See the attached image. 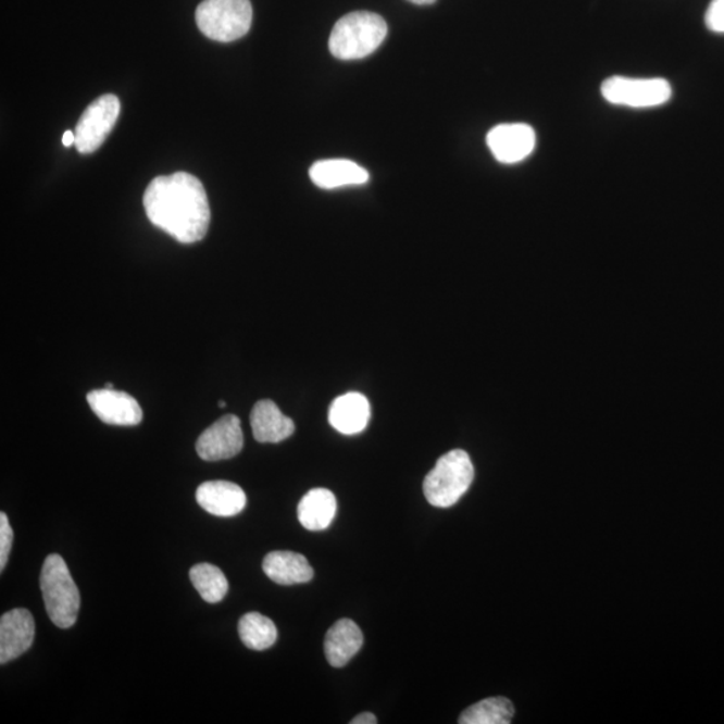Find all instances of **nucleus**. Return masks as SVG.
<instances>
[{
    "label": "nucleus",
    "instance_id": "obj_1",
    "mask_svg": "<svg viewBox=\"0 0 724 724\" xmlns=\"http://www.w3.org/2000/svg\"><path fill=\"white\" fill-rule=\"evenodd\" d=\"M143 209L153 226L180 244H195L209 232L211 210L204 186L187 172L159 176L149 183Z\"/></svg>",
    "mask_w": 724,
    "mask_h": 724
},
{
    "label": "nucleus",
    "instance_id": "obj_2",
    "mask_svg": "<svg viewBox=\"0 0 724 724\" xmlns=\"http://www.w3.org/2000/svg\"><path fill=\"white\" fill-rule=\"evenodd\" d=\"M387 34V22L380 15L355 11L342 16L333 27L330 53L344 61L365 59L375 53Z\"/></svg>",
    "mask_w": 724,
    "mask_h": 724
},
{
    "label": "nucleus",
    "instance_id": "obj_3",
    "mask_svg": "<svg viewBox=\"0 0 724 724\" xmlns=\"http://www.w3.org/2000/svg\"><path fill=\"white\" fill-rule=\"evenodd\" d=\"M40 590L46 612L54 625L67 629L76 624L80 607L79 590L61 556L51 554L45 560Z\"/></svg>",
    "mask_w": 724,
    "mask_h": 724
},
{
    "label": "nucleus",
    "instance_id": "obj_4",
    "mask_svg": "<svg viewBox=\"0 0 724 724\" xmlns=\"http://www.w3.org/2000/svg\"><path fill=\"white\" fill-rule=\"evenodd\" d=\"M474 475V465L469 453L463 450L450 451L442 455L425 476L424 496L435 508H451L469 491Z\"/></svg>",
    "mask_w": 724,
    "mask_h": 724
},
{
    "label": "nucleus",
    "instance_id": "obj_5",
    "mask_svg": "<svg viewBox=\"0 0 724 724\" xmlns=\"http://www.w3.org/2000/svg\"><path fill=\"white\" fill-rule=\"evenodd\" d=\"M199 30L217 42H233L250 32V0H204L197 9Z\"/></svg>",
    "mask_w": 724,
    "mask_h": 724
},
{
    "label": "nucleus",
    "instance_id": "obj_6",
    "mask_svg": "<svg viewBox=\"0 0 724 724\" xmlns=\"http://www.w3.org/2000/svg\"><path fill=\"white\" fill-rule=\"evenodd\" d=\"M601 95L612 105L651 109L671 100L672 86L664 78L614 76L603 80Z\"/></svg>",
    "mask_w": 724,
    "mask_h": 724
},
{
    "label": "nucleus",
    "instance_id": "obj_7",
    "mask_svg": "<svg viewBox=\"0 0 724 724\" xmlns=\"http://www.w3.org/2000/svg\"><path fill=\"white\" fill-rule=\"evenodd\" d=\"M120 109L114 95H103L85 109L74 132L79 153H93L102 146L117 123Z\"/></svg>",
    "mask_w": 724,
    "mask_h": 724
},
{
    "label": "nucleus",
    "instance_id": "obj_8",
    "mask_svg": "<svg viewBox=\"0 0 724 724\" xmlns=\"http://www.w3.org/2000/svg\"><path fill=\"white\" fill-rule=\"evenodd\" d=\"M244 430L238 416L226 415L207 428L197 441L198 455L205 462L227 461L244 450Z\"/></svg>",
    "mask_w": 724,
    "mask_h": 724
},
{
    "label": "nucleus",
    "instance_id": "obj_9",
    "mask_svg": "<svg viewBox=\"0 0 724 724\" xmlns=\"http://www.w3.org/2000/svg\"><path fill=\"white\" fill-rule=\"evenodd\" d=\"M487 147L502 164H516L536 149V132L527 124H501L488 132Z\"/></svg>",
    "mask_w": 724,
    "mask_h": 724
},
{
    "label": "nucleus",
    "instance_id": "obj_10",
    "mask_svg": "<svg viewBox=\"0 0 724 724\" xmlns=\"http://www.w3.org/2000/svg\"><path fill=\"white\" fill-rule=\"evenodd\" d=\"M91 411L101 422L121 427L140 424L142 410L135 398L117 389H95L86 396Z\"/></svg>",
    "mask_w": 724,
    "mask_h": 724
},
{
    "label": "nucleus",
    "instance_id": "obj_11",
    "mask_svg": "<svg viewBox=\"0 0 724 724\" xmlns=\"http://www.w3.org/2000/svg\"><path fill=\"white\" fill-rule=\"evenodd\" d=\"M36 637V622L27 609H14L0 619V663L22 657L32 648Z\"/></svg>",
    "mask_w": 724,
    "mask_h": 724
},
{
    "label": "nucleus",
    "instance_id": "obj_12",
    "mask_svg": "<svg viewBox=\"0 0 724 724\" xmlns=\"http://www.w3.org/2000/svg\"><path fill=\"white\" fill-rule=\"evenodd\" d=\"M201 509L215 516H235L245 510L247 498L241 487L227 480L201 483L197 490Z\"/></svg>",
    "mask_w": 724,
    "mask_h": 724
},
{
    "label": "nucleus",
    "instance_id": "obj_13",
    "mask_svg": "<svg viewBox=\"0 0 724 724\" xmlns=\"http://www.w3.org/2000/svg\"><path fill=\"white\" fill-rule=\"evenodd\" d=\"M371 421L370 400L364 395L349 392L332 402L329 423L342 435H358Z\"/></svg>",
    "mask_w": 724,
    "mask_h": 724
},
{
    "label": "nucleus",
    "instance_id": "obj_14",
    "mask_svg": "<svg viewBox=\"0 0 724 724\" xmlns=\"http://www.w3.org/2000/svg\"><path fill=\"white\" fill-rule=\"evenodd\" d=\"M250 423L254 438L260 442H280L289 439L296 424L280 412L272 400L258 401L252 408Z\"/></svg>",
    "mask_w": 724,
    "mask_h": 724
},
{
    "label": "nucleus",
    "instance_id": "obj_15",
    "mask_svg": "<svg viewBox=\"0 0 724 724\" xmlns=\"http://www.w3.org/2000/svg\"><path fill=\"white\" fill-rule=\"evenodd\" d=\"M310 179L322 189H335L348 186H362L370 180V174L354 161L322 160L312 165Z\"/></svg>",
    "mask_w": 724,
    "mask_h": 724
},
{
    "label": "nucleus",
    "instance_id": "obj_16",
    "mask_svg": "<svg viewBox=\"0 0 724 724\" xmlns=\"http://www.w3.org/2000/svg\"><path fill=\"white\" fill-rule=\"evenodd\" d=\"M364 644V636L359 625L352 620L342 619L327 631L325 637V657L335 669H341L359 653Z\"/></svg>",
    "mask_w": 724,
    "mask_h": 724
},
{
    "label": "nucleus",
    "instance_id": "obj_17",
    "mask_svg": "<svg viewBox=\"0 0 724 724\" xmlns=\"http://www.w3.org/2000/svg\"><path fill=\"white\" fill-rule=\"evenodd\" d=\"M263 572L275 584L296 585L309 583L314 576L307 557L295 551H273L264 557Z\"/></svg>",
    "mask_w": 724,
    "mask_h": 724
},
{
    "label": "nucleus",
    "instance_id": "obj_18",
    "mask_svg": "<svg viewBox=\"0 0 724 724\" xmlns=\"http://www.w3.org/2000/svg\"><path fill=\"white\" fill-rule=\"evenodd\" d=\"M298 520L310 532H322L330 526L337 513L335 494L326 488H313L298 504Z\"/></svg>",
    "mask_w": 724,
    "mask_h": 724
},
{
    "label": "nucleus",
    "instance_id": "obj_19",
    "mask_svg": "<svg viewBox=\"0 0 724 724\" xmlns=\"http://www.w3.org/2000/svg\"><path fill=\"white\" fill-rule=\"evenodd\" d=\"M238 631L241 642L252 651H264L278 639L277 626L258 612L246 613L240 619Z\"/></svg>",
    "mask_w": 724,
    "mask_h": 724
},
{
    "label": "nucleus",
    "instance_id": "obj_20",
    "mask_svg": "<svg viewBox=\"0 0 724 724\" xmlns=\"http://www.w3.org/2000/svg\"><path fill=\"white\" fill-rule=\"evenodd\" d=\"M515 714L514 706L503 697L487 698L470 706L459 717L461 724H510Z\"/></svg>",
    "mask_w": 724,
    "mask_h": 724
},
{
    "label": "nucleus",
    "instance_id": "obj_21",
    "mask_svg": "<svg viewBox=\"0 0 724 724\" xmlns=\"http://www.w3.org/2000/svg\"><path fill=\"white\" fill-rule=\"evenodd\" d=\"M195 589L209 603L221 602L228 594V582L220 567L211 563H199L189 572Z\"/></svg>",
    "mask_w": 724,
    "mask_h": 724
},
{
    "label": "nucleus",
    "instance_id": "obj_22",
    "mask_svg": "<svg viewBox=\"0 0 724 724\" xmlns=\"http://www.w3.org/2000/svg\"><path fill=\"white\" fill-rule=\"evenodd\" d=\"M14 532L11 528L8 515L0 514V572L8 565L11 548H13Z\"/></svg>",
    "mask_w": 724,
    "mask_h": 724
},
{
    "label": "nucleus",
    "instance_id": "obj_23",
    "mask_svg": "<svg viewBox=\"0 0 724 724\" xmlns=\"http://www.w3.org/2000/svg\"><path fill=\"white\" fill-rule=\"evenodd\" d=\"M706 26L712 33L724 34V0H712L706 13Z\"/></svg>",
    "mask_w": 724,
    "mask_h": 724
},
{
    "label": "nucleus",
    "instance_id": "obj_24",
    "mask_svg": "<svg viewBox=\"0 0 724 724\" xmlns=\"http://www.w3.org/2000/svg\"><path fill=\"white\" fill-rule=\"evenodd\" d=\"M352 724H376L377 717L372 712H362V714L354 717Z\"/></svg>",
    "mask_w": 724,
    "mask_h": 724
},
{
    "label": "nucleus",
    "instance_id": "obj_25",
    "mask_svg": "<svg viewBox=\"0 0 724 724\" xmlns=\"http://www.w3.org/2000/svg\"><path fill=\"white\" fill-rule=\"evenodd\" d=\"M62 143L65 147L76 146V134H73L71 130L65 132V135L62 137Z\"/></svg>",
    "mask_w": 724,
    "mask_h": 724
},
{
    "label": "nucleus",
    "instance_id": "obj_26",
    "mask_svg": "<svg viewBox=\"0 0 724 724\" xmlns=\"http://www.w3.org/2000/svg\"><path fill=\"white\" fill-rule=\"evenodd\" d=\"M408 2H411L413 4L417 5H428V4H434L436 0H408Z\"/></svg>",
    "mask_w": 724,
    "mask_h": 724
},
{
    "label": "nucleus",
    "instance_id": "obj_27",
    "mask_svg": "<svg viewBox=\"0 0 724 724\" xmlns=\"http://www.w3.org/2000/svg\"><path fill=\"white\" fill-rule=\"evenodd\" d=\"M220 407H221V408L226 407V402H224V401H220Z\"/></svg>",
    "mask_w": 724,
    "mask_h": 724
}]
</instances>
